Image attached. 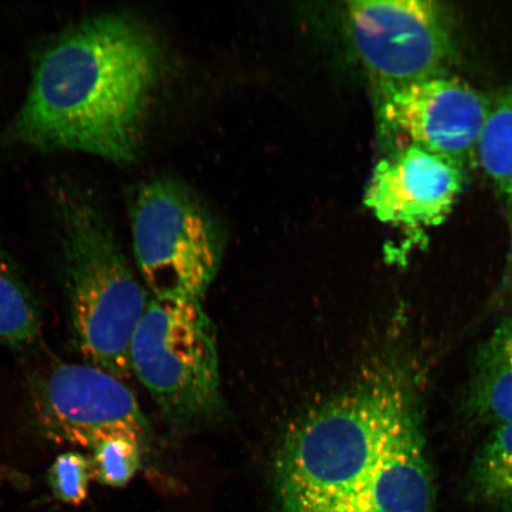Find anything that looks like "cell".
I'll use <instances>...</instances> for the list:
<instances>
[{"instance_id": "ba28073f", "label": "cell", "mask_w": 512, "mask_h": 512, "mask_svg": "<svg viewBox=\"0 0 512 512\" xmlns=\"http://www.w3.org/2000/svg\"><path fill=\"white\" fill-rule=\"evenodd\" d=\"M38 425L56 443L92 448L108 438L142 441L149 425L118 377L91 364H57L32 387Z\"/></svg>"}, {"instance_id": "8fae6325", "label": "cell", "mask_w": 512, "mask_h": 512, "mask_svg": "<svg viewBox=\"0 0 512 512\" xmlns=\"http://www.w3.org/2000/svg\"><path fill=\"white\" fill-rule=\"evenodd\" d=\"M476 162L494 184L507 223V260L498 290V297L503 299L512 294V88L504 89L491 98Z\"/></svg>"}, {"instance_id": "5bb4252c", "label": "cell", "mask_w": 512, "mask_h": 512, "mask_svg": "<svg viewBox=\"0 0 512 512\" xmlns=\"http://www.w3.org/2000/svg\"><path fill=\"white\" fill-rule=\"evenodd\" d=\"M42 315L35 294L0 255V344L22 348L40 335Z\"/></svg>"}, {"instance_id": "52a82bcc", "label": "cell", "mask_w": 512, "mask_h": 512, "mask_svg": "<svg viewBox=\"0 0 512 512\" xmlns=\"http://www.w3.org/2000/svg\"><path fill=\"white\" fill-rule=\"evenodd\" d=\"M374 98L381 137L393 143L392 150L420 147L465 170L476 162L489 96L446 75L377 92Z\"/></svg>"}, {"instance_id": "5b68a950", "label": "cell", "mask_w": 512, "mask_h": 512, "mask_svg": "<svg viewBox=\"0 0 512 512\" xmlns=\"http://www.w3.org/2000/svg\"><path fill=\"white\" fill-rule=\"evenodd\" d=\"M134 255L155 297L200 299L213 283L221 243L206 211L179 185H144L132 210Z\"/></svg>"}, {"instance_id": "9c48e42d", "label": "cell", "mask_w": 512, "mask_h": 512, "mask_svg": "<svg viewBox=\"0 0 512 512\" xmlns=\"http://www.w3.org/2000/svg\"><path fill=\"white\" fill-rule=\"evenodd\" d=\"M466 170L416 146L389 151L369 179L364 203L377 220L402 228L443 224L462 194Z\"/></svg>"}, {"instance_id": "8992f818", "label": "cell", "mask_w": 512, "mask_h": 512, "mask_svg": "<svg viewBox=\"0 0 512 512\" xmlns=\"http://www.w3.org/2000/svg\"><path fill=\"white\" fill-rule=\"evenodd\" d=\"M348 21L374 93L446 76L456 62V21L443 2L357 0Z\"/></svg>"}, {"instance_id": "2e32d148", "label": "cell", "mask_w": 512, "mask_h": 512, "mask_svg": "<svg viewBox=\"0 0 512 512\" xmlns=\"http://www.w3.org/2000/svg\"><path fill=\"white\" fill-rule=\"evenodd\" d=\"M93 478L91 458L74 451L60 454L48 472L49 486L56 499L74 507L86 501Z\"/></svg>"}, {"instance_id": "7a4b0ae2", "label": "cell", "mask_w": 512, "mask_h": 512, "mask_svg": "<svg viewBox=\"0 0 512 512\" xmlns=\"http://www.w3.org/2000/svg\"><path fill=\"white\" fill-rule=\"evenodd\" d=\"M56 209L76 347L87 364L127 379L134 331L150 300L91 198L62 189Z\"/></svg>"}, {"instance_id": "30bf717a", "label": "cell", "mask_w": 512, "mask_h": 512, "mask_svg": "<svg viewBox=\"0 0 512 512\" xmlns=\"http://www.w3.org/2000/svg\"><path fill=\"white\" fill-rule=\"evenodd\" d=\"M435 491L424 434L411 401L390 432L374 469L350 495L285 511L434 512Z\"/></svg>"}, {"instance_id": "6da1fadb", "label": "cell", "mask_w": 512, "mask_h": 512, "mask_svg": "<svg viewBox=\"0 0 512 512\" xmlns=\"http://www.w3.org/2000/svg\"><path fill=\"white\" fill-rule=\"evenodd\" d=\"M159 76V50L142 24L114 14L86 19L38 59L11 136L37 149L133 162Z\"/></svg>"}, {"instance_id": "4fadbf2b", "label": "cell", "mask_w": 512, "mask_h": 512, "mask_svg": "<svg viewBox=\"0 0 512 512\" xmlns=\"http://www.w3.org/2000/svg\"><path fill=\"white\" fill-rule=\"evenodd\" d=\"M469 480L478 502L512 512V421L496 426L486 439L471 466Z\"/></svg>"}, {"instance_id": "9a60e30c", "label": "cell", "mask_w": 512, "mask_h": 512, "mask_svg": "<svg viewBox=\"0 0 512 512\" xmlns=\"http://www.w3.org/2000/svg\"><path fill=\"white\" fill-rule=\"evenodd\" d=\"M142 441L131 437L108 438L92 448L94 478L102 485L123 488L142 465Z\"/></svg>"}, {"instance_id": "7c38bea8", "label": "cell", "mask_w": 512, "mask_h": 512, "mask_svg": "<svg viewBox=\"0 0 512 512\" xmlns=\"http://www.w3.org/2000/svg\"><path fill=\"white\" fill-rule=\"evenodd\" d=\"M469 406L485 424L512 421V317L502 320L478 351Z\"/></svg>"}, {"instance_id": "3957f363", "label": "cell", "mask_w": 512, "mask_h": 512, "mask_svg": "<svg viewBox=\"0 0 512 512\" xmlns=\"http://www.w3.org/2000/svg\"><path fill=\"white\" fill-rule=\"evenodd\" d=\"M408 394L393 377L370 381L298 422L281 447L285 509L348 496L379 460Z\"/></svg>"}, {"instance_id": "e0dca14e", "label": "cell", "mask_w": 512, "mask_h": 512, "mask_svg": "<svg viewBox=\"0 0 512 512\" xmlns=\"http://www.w3.org/2000/svg\"><path fill=\"white\" fill-rule=\"evenodd\" d=\"M293 512H320V511H293Z\"/></svg>"}, {"instance_id": "277c9868", "label": "cell", "mask_w": 512, "mask_h": 512, "mask_svg": "<svg viewBox=\"0 0 512 512\" xmlns=\"http://www.w3.org/2000/svg\"><path fill=\"white\" fill-rule=\"evenodd\" d=\"M130 356L133 373L171 418H201L219 405L215 330L200 299L153 297Z\"/></svg>"}]
</instances>
